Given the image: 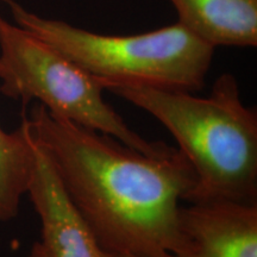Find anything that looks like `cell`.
Here are the masks:
<instances>
[{"label": "cell", "instance_id": "obj_1", "mask_svg": "<svg viewBox=\"0 0 257 257\" xmlns=\"http://www.w3.org/2000/svg\"><path fill=\"white\" fill-rule=\"evenodd\" d=\"M25 117L102 251L168 257L181 248L180 201L197 178L179 149L147 155L38 102Z\"/></svg>", "mask_w": 257, "mask_h": 257}, {"label": "cell", "instance_id": "obj_2", "mask_svg": "<svg viewBox=\"0 0 257 257\" xmlns=\"http://www.w3.org/2000/svg\"><path fill=\"white\" fill-rule=\"evenodd\" d=\"M98 82L152 114L175 138L197 178L189 202H257V112L244 105L234 75L218 76L205 98L136 81Z\"/></svg>", "mask_w": 257, "mask_h": 257}, {"label": "cell", "instance_id": "obj_3", "mask_svg": "<svg viewBox=\"0 0 257 257\" xmlns=\"http://www.w3.org/2000/svg\"><path fill=\"white\" fill-rule=\"evenodd\" d=\"M15 23L48 42L98 80L201 91L216 48L179 23L137 35H104L41 17L5 0Z\"/></svg>", "mask_w": 257, "mask_h": 257}, {"label": "cell", "instance_id": "obj_4", "mask_svg": "<svg viewBox=\"0 0 257 257\" xmlns=\"http://www.w3.org/2000/svg\"><path fill=\"white\" fill-rule=\"evenodd\" d=\"M94 76L80 68L42 38L0 15V93L21 100H36L50 113L108 135L147 155L172 147L150 142L131 130L105 101Z\"/></svg>", "mask_w": 257, "mask_h": 257}, {"label": "cell", "instance_id": "obj_5", "mask_svg": "<svg viewBox=\"0 0 257 257\" xmlns=\"http://www.w3.org/2000/svg\"><path fill=\"white\" fill-rule=\"evenodd\" d=\"M32 140L34 166L27 194L40 217L41 238L28 257H104L88 225L67 194L53 161L34 136Z\"/></svg>", "mask_w": 257, "mask_h": 257}, {"label": "cell", "instance_id": "obj_6", "mask_svg": "<svg viewBox=\"0 0 257 257\" xmlns=\"http://www.w3.org/2000/svg\"><path fill=\"white\" fill-rule=\"evenodd\" d=\"M179 220L181 248L168 257H257V202L193 201Z\"/></svg>", "mask_w": 257, "mask_h": 257}, {"label": "cell", "instance_id": "obj_7", "mask_svg": "<svg viewBox=\"0 0 257 257\" xmlns=\"http://www.w3.org/2000/svg\"><path fill=\"white\" fill-rule=\"evenodd\" d=\"M178 23L218 47L257 46V0H169Z\"/></svg>", "mask_w": 257, "mask_h": 257}, {"label": "cell", "instance_id": "obj_8", "mask_svg": "<svg viewBox=\"0 0 257 257\" xmlns=\"http://www.w3.org/2000/svg\"><path fill=\"white\" fill-rule=\"evenodd\" d=\"M34 166V140L27 117L14 133L0 126V221L15 219Z\"/></svg>", "mask_w": 257, "mask_h": 257}, {"label": "cell", "instance_id": "obj_9", "mask_svg": "<svg viewBox=\"0 0 257 257\" xmlns=\"http://www.w3.org/2000/svg\"><path fill=\"white\" fill-rule=\"evenodd\" d=\"M102 256L104 257H137L125 252H105V251H102Z\"/></svg>", "mask_w": 257, "mask_h": 257}]
</instances>
